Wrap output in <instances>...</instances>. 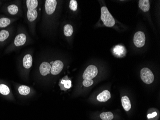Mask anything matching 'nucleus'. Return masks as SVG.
Instances as JSON below:
<instances>
[{"instance_id":"nucleus-1","label":"nucleus","mask_w":160,"mask_h":120,"mask_svg":"<svg viewBox=\"0 0 160 120\" xmlns=\"http://www.w3.org/2000/svg\"><path fill=\"white\" fill-rule=\"evenodd\" d=\"M25 3L27 22L31 33L34 34L39 14V1L38 0H27Z\"/></svg>"},{"instance_id":"nucleus-2","label":"nucleus","mask_w":160,"mask_h":120,"mask_svg":"<svg viewBox=\"0 0 160 120\" xmlns=\"http://www.w3.org/2000/svg\"><path fill=\"white\" fill-rule=\"evenodd\" d=\"M28 41V36L25 31H21L18 33L12 43L6 48L5 53L8 54L24 46Z\"/></svg>"},{"instance_id":"nucleus-3","label":"nucleus","mask_w":160,"mask_h":120,"mask_svg":"<svg viewBox=\"0 0 160 120\" xmlns=\"http://www.w3.org/2000/svg\"><path fill=\"white\" fill-rule=\"evenodd\" d=\"M2 11L8 17L18 18L22 14L21 1H16L6 3L2 8Z\"/></svg>"},{"instance_id":"nucleus-4","label":"nucleus","mask_w":160,"mask_h":120,"mask_svg":"<svg viewBox=\"0 0 160 120\" xmlns=\"http://www.w3.org/2000/svg\"><path fill=\"white\" fill-rule=\"evenodd\" d=\"M101 18L104 25L108 27H112L115 25V19L109 12L106 6L101 8Z\"/></svg>"},{"instance_id":"nucleus-5","label":"nucleus","mask_w":160,"mask_h":120,"mask_svg":"<svg viewBox=\"0 0 160 120\" xmlns=\"http://www.w3.org/2000/svg\"><path fill=\"white\" fill-rule=\"evenodd\" d=\"M12 34V28L8 27L0 30V46H3L11 38Z\"/></svg>"},{"instance_id":"nucleus-6","label":"nucleus","mask_w":160,"mask_h":120,"mask_svg":"<svg viewBox=\"0 0 160 120\" xmlns=\"http://www.w3.org/2000/svg\"><path fill=\"white\" fill-rule=\"evenodd\" d=\"M141 77L142 80L147 84H150L154 81L153 73L148 68H143L141 71Z\"/></svg>"},{"instance_id":"nucleus-7","label":"nucleus","mask_w":160,"mask_h":120,"mask_svg":"<svg viewBox=\"0 0 160 120\" xmlns=\"http://www.w3.org/2000/svg\"><path fill=\"white\" fill-rule=\"evenodd\" d=\"M57 6L56 0H46L45 1L44 12L46 16H50L54 13Z\"/></svg>"},{"instance_id":"nucleus-8","label":"nucleus","mask_w":160,"mask_h":120,"mask_svg":"<svg viewBox=\"0 0 160 120\" xmlns=\"http://www.w3.org/2000/svg\"><path fill=\"white\" fill-rule=\"evenodd\" d=\"M98 74V69L96 66L90 65L87 67L82 75V78L85 79H92L97 76Z\"/></svg>"},{"instance_id":"nucleus-9","label":"nucleus","mask_w":160,"mask_h":120,"mask_svg":"<svg viewBox=\"0 0 160 120\" xmlns=\"http://www.w3.org/2000/svg\"><path fill=\"white\" fill-rule=\"evenodd\" d=\"M54 62V61H52L50 62L47 61L41 62L39 67V71L41 76H46L50 74L52 65L53 64Z\"/></svg>"},{"instance_id":"nucleus-10","label":"nucleus","mask_w":160,"mask_h":120,"mask_svg":"<svg viewBox=\"0 0 160 120\" xmlns=\"http://www.w3.org/2000/svg\"><path fill=\"white\" fill-rule=\"evenodd\" d=\"M145 35L143 32L138 31L135 34L134 36V43L138 48L142 47L145 43Z\"/></svg>"},{"instance_id":"nucleus-11","label":"nucleus","mask_w":160,"mask_h":120,"mask_svg":"<svg viewBox=\"0 0 160 120\" xmlns=\"http://www.w3.org/2000/svg\"><path fill=\"white\" fill-rule=\"evenodd\" d=\"M18 19V18H11L8 16H0V30L9 27Z\"/></svg>"},{"instance_id":"nucleus-12","label":"nucleus","mask_w":160,"mask_h":120,"mask_svg":"<svg viewBox=\"0 0 160 120\" xmlns=\"http://www.w3.org/2000/svg\"><path fill=\"white\" fill-rule=\"evenodd\" d=\"M21 64L26 70L30 69L33 65V56L30 53H27L22 58Z\"/></svg>"},{"instance_id":"nucleus-13","label":"nucleus","mask_w":160,"mask_h":120,"mask_svg":"<svg viewBox=\"0 0 160 120\" xmlns=\"http://www.w3.org/2000/svg\"><path fill=\"white\" fill-rule=\"evenodd\" d=\"M64 67V64L60 60H57L52 65L50 70V74L52 75H57L60 74Z\"/></svg>"},{"instance_id":"nucleus-14","label":"nucleus","mask_w":160,"mask_h":120,"mask_svg":"<svg viewBox=\"0 0 160 120\" xmlns=\"http://www.w3.org/2000/svg\"><path fill=\"white\" fill-rule=\"evenodd\" d=\"M111 97V94L109 91L106 90L100 93L97 97V100L100 102H107Z\"/></svg>"},{"instance_id":"nucleus-15","label":"nucleus","mask_w":160,"mask_h":120,"mask_svg":"<svg viewBox=\"0 0 160 120\" xmlns=\"http://www.w3.org/2000/svg\"><path fill=\"white\" fill-rule=\"evenodd\" d=\"M139 6L142 11L144 12H147L150 9V1L149 0H140Z\"/></svg>"},{"instance_id":"nucleus-16","label":"nucleus","mask_w":160,"mask_h":120,"mask_svg":"<svg viewBox=\"0 0 160 120\" xmlns=\"http://www.w3.org/2000/svg\"><path fill=\"white\" fill-rule=\"evenodd\" d=\"M121 102H122V106L123 108L127 112H128L131 109L132 105L130 103L129 98L127 96L123 97L121 99Z\"/></svg>"},{"instance_id":"nucleus-17","label":"nucleus","mask_w":160,"mask_h":120,"mask_svg":"<svg viewBox=\"0 0 160 120\" xmlns=\"http://www.w3.org/2000/svg\"><path fill=\"white\" fill-rule=\"evenodd\" d=\"M11 90L7 85L0 83V94L4 96H8L11 94Z\"/></svg>"},{"instance_id":"nucleus-18","label":"nucleus","mask_w":160,"mask_h":120,"mask_svg":"<svg viewBox=\"0 0 160 120\" xmlns=\"http://www.w3.org/2000/svg\"><path fill=\"white\" fill-rule=\"evenodd\" d=\"M31 89L29 86L25 85H21L18 88V92L21 95L27 96L30 93Z\"/></svg>"},{"instance_id":"nucleus-19","label":"nucleus","mask_w":160,"mask_h":120,"mask_svg":"<svg viewBox=\"0 0 160 120\" xmlns=\"http://www.w3.org/2000/svg\"><path fill=\"white\" fill-rule=\"evenodd\" d=\"M64 34L66 37H71L73 33V27L70 24H66L63 28Z\"/></svg>"},{"instance_id":"nucleus-20","label":"nucleus","mask_w":160,"mask_h":120,"mask_svg":"<svg viewBox=\"0 0 160 120\" xmlns=\"http://www.w3.org/2000/svg\"><path fill=\"white\" fill-rule=\"evenodd\" d=\"M100 117L103 120H111L114 118V115L111 112H107L102 113Z\"/></svg>"},{"instance_id":"nucleus-21","label":"nucleus","mask_w":160,"mask_h":120,"mask_svg":"<svg viewBox=\"0 0 160 120\" xmlns=\"http://www.w3.org/2000/svg\"><path fill=\"white\" fill-rule=\"evenodd\" d=\"M69 7L71 10L76 11L78 8V3L76 0H71L69 4Z\"/></svg>"},{"instance_id":"nucleus-22","label":"nucleus","mask_w":160,"mask_h":120,"mask_svg":"<svg viewBox=\"0 0 160 120\" xmlns=\"http://www.w3.org/2000/svg\"><path fill=\"white\" fill-rule=\"evenodd\" d=\"M61 83L63 84L64 87L67 89H69V88H71V86H72V82H71V80L63 79L61 81Z\"/></svg>"},{"instance_id":"nucleus-23","label":"nucleus","mask_w":160,"mask_h":120,"mask_svg":"<svg viewBox=\"0 0 160 120\" xmlns=\"http://www.w3.org/2000/svg\"><path fill=\"white\" fill-rule=\"evenodd\" d=\"M93 83V81L92 79H85L82 82V85L85 87H89L91 86Z\"/></svg>"},{"instance_id":"nucleus-24","label":"nucleus","mask_w":160,"mask_h":120,"mask_svg":"<svg viewBox=\"0 0 160 120\" xmlns=\"http://www.w3.org/2000/svg\"><path fill=\"white\" fill-rule=\"evenodd\" d=\"M124 47H123L120 46H117L114 49V51L115 53H116L117 55H120L123 53L122 52V50L123 51V49H124Z\"/></svg>"},{"instance_id":"nucleus-25","label":"nucleus","mask_w":160,"mask_h":120,"mask_svg":"<svg viewBox=\"0 0 160 120\" xmlns=\"http://www.w3.org/2000/svg\"><path fill=\"white\" fill-rule=\"evenodd\" d=\"M157 113H156V112H154L153 113H152V114H149L148 115H147V117H148V118H153V117H155V116H157Z\"/></svg>"},{"instance_id":"nucleus-26","label":"nucleus","mask_w":160,"mask_h":120,"mask_svg":"<svg viewBox=\"0 0 160 120\" xmlns=\"http://www.w3.org/2000/svg\"><path fill=\"white\" fill-rule=\"evenodd\" d=\"M2 4V1H0V7L1 6Z\"/></svg>"}]
</instances>
